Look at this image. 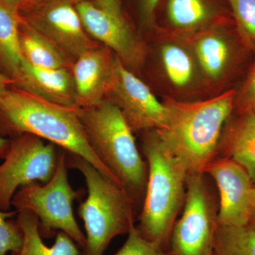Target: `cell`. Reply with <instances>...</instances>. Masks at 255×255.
Here are the masks:
<instances>
[{
    "instance_id": "1",
    "label": "cell",
    "mask_w": 255,
    "mask_h": 255,
    "mask_svg": "<svg viewBox=\"0 0 255 255\" xmlns=\"http://www.w3.org/2000/svg\"><path fill=\"white\" fill-rule=\"evenodd\" d=\"M237 92L228 90L209 100L180 102L165 99V123L155 130L164 147L188 173H204L215 158L225 124L235 108Z\"/></svg>"
},
{
    "instance_id": "2",
    "label": "cell",
    "mask_w": 255,
    "mask_h": 255,
    "mask_svg": "<svg viewBox=\"0 0 255 255\" xmlns=\"http://www.w3.org/2000/svg\"><path fill=\"white\" fill-rule=\"evenodd\" d=\"M78 110L11 86L0 102V135L15 137L29 133L45 139L85 159L102 175L121 187L117 178L92 150Z\"/></svg>"
},
{
    "instance_id": "3",
    "label": "cell",
    "mask_w": 255,
    "mask_h": 255,
    "mask_svg": "<svg viewBox=\"0 0 255 255\" xmlns=\"http://www.w3.org/2000/svg\"><path fill=\"white\" fill-rule=\"evenodd\" d=\"M79 117L92 150L136 203L144 199L147 165L140 155L133 131L111 101L80 108Z\"/></svg>"
},
{
    "instance_id": "4",
    "label": "cell",
    "mask_w": 255,
    "mask_h": 255,
    "mask_svg": "<svg viewBox=\"0 0 255 255\" xmlns=\"http://www.w3.org/2000/svg\"><path fill=\"white\" fill-rule=\"evenodd\" d=\"M143 152L147 182L137 228L146 239L167 250L184 204L189 173L182 162L164 147L155 130L144 138Z\"/></svg>"
},
{
    "instance_id": "5",
    "label": "cell",
    "mask_w": 255,
    "mask_h": 255,
    "mask_svg": "<svg viewBox=\"0 0 255 255\" xmlns=\"http://www.w3.org/2000/svg\"><path fill=\"white\" fill-rule=\"evenodd\" d=\"M70 155L68 165L81 172L88 193L78 211L86 231L84 255H104L112 240L128 234L135 225V203L123 188L102 175L90 162Z\"/></svg>"
},
{
    "instance_id": "6",
    "label": "cell",
    "mask_w": 255,
    "mask_h": 255,
    "mask_svg": "<svg viewBox=\"0 0 255 255\" xmlns=\"http://www.w3.org/2000/svg\"><path fill=\"white\" fill-rule=\"evenodd\" d=\"M68 166L66 154L62 152L51 179L43 185L33 182L20 187L11 205L17 212L28 211L36 215L47 234L54 231L65 233L84 251L86 236L77 223L73 208L78 192L69 182Z\"/></svg>"
},
{
    "instance_id": "7",
    "label": "cell",
    "mask_w": 255,
    "mask_h": 255,
    "mask_svg": "<svg viewBox=\"0 0 255 255\" xmlns=\"http://www.w3.org/2000/svg\"><path fill=\"white\" fill-rule=\"evenodd\" d=\"M76 9L94 40L110 48L129 70L141 68L145 46L125 16L121 0H81Z\"/></svg>"
},
{
    "instance_id": "8",
    "label": "cell",
    "mask_w": 255,
    "mask_h": 255,
    "mask_svg": "<svg viewBox=\"0 0 255 255\" xmlns=\"http://www.w3.org/2000/svg\"><path fill=\"white\" fill-rule=\"evenodd\" d=\"M204 173H189L182 217L169 241L170 255H208L213 252L217 214Z\"/></svg>"
},
{
    "instance_id": "9",
    "label": "cell",
    "mask_w": 255,
    "mask_h": 255,
    "mask_svg": "<svg viewBox=\"0 0 255 255\" xmlns=\"http://www.w3.org/2000/svg\"><path fill=\"white\" fill-rule=\"evenodd\" d=\"M54 145L41 137L24 133L13 137L0 164V210L9 211L15 193L33 182L46 183L56 169Z\"/></svg>"
},
{
    "instance_id": "10",
    "label": "cell",
    "mask_w": 255,
    "mask_h": 255,
    "mask_svg": "<svg viewBox=\"0 0 255 255\" xmlns=\"http://www.w3.org/2000/svg\"><path fill=\"white\" fill-rule=\"evenodd\" d=\"M80 1L34 0L19 14L74 62L87 50L100 45L84 28L76 9Z\"/></svg>"
},
{
    "instance_id": "11",
    "label": "cell",
    "mask_w": 255,
    "mask_h": 255,
    "mask_svg": "<svg viewBox=\"0 0 255 255\" xmlns=\"http://www.w3.org/2000/svg\"><path fill=\"white\" fill-rule=\"evenodd\" d=\"M122 114L132 131L158 130L165 123L167 110L150 89L117 57L113 83L107 97Z\"/></svg>"
},
{
    "instance_id": "12",
    "label": "cell",
    "mask_w": 255,
    "mask_h": 255,
    "mask_svg": "<svg viewBox=\"0 0 255 255\" xmlns=\"http://www.w3.org/2000/svg\"><path fill=\"white\" fill-rule=\"evenodd\" d=\"M204 173L211 176L219 189L218 225L243 226L249 224L254 183L246 169L228 157H215Z\"/></svg>"
},
{
    "instance_id": "13",
    "label": "cell",
    "mask_w": 255,
    "mask_h": 255,
    "mask_svg": "<svg viewBox=\"0 0 255 255\" xmlns=\"http://www.w3.org/2000/svg\"><path fill=\"white\" fill-rule=\"evenodd\" d=\"M117 62V55L103 45L87 50L74 61L71 70L79 108L99 105L107 99Z\"/></svg>"
},
{
    "instance_id": "14",
    "label": "cell",
    "mask_w": 255,
    "mask_h": 255,
    "mask_svg": "<svg viewBox=\"0 0 255 255\" xmlns=\"http://www.w3.org/2000/svg\"><path fill=\"white\" fill-rule=\"evenodd\" d=\"M13 87L57 105L80 109L71 68H41L23 59Z\"/></svg>"
},
{
    "instance_id": "15",
    "label": "cell",
    "mask_w": 255,
    "mask_h": 255,
    "mask_svg": "<svg viewBox=\"0 0 255 255\" xmlns=\"http://www.w3.org/2000/svg\"><path fill=\"white\" fill-rule=\"evenodd\" d=\"M21 21L17 9L5 0H0V70L13 82L17 78L23 60L19 43Z\"/></svg>"
},
{
    "instance_id": "16",
    "label": "cell",
    "mask_w": 255,
    "mask_h": 255,
    "mask_svg": "<svg viewBox=\"0 0 255 255\" xmlns=\"http://www.w3.org/2000/svg\"><path fill=\"white\" fill-rule=\"evenodd\" d=\"M19 43L23 59L31 65L46 68H72L73 60L22 18L19 26Z\"/></svg>"
},
{
    "instance_id": "17",
    "label": "cell",
    "mask_w": 255,
    "mask_h": 255,
    "mask_svg": "<svg viewBox=\"0 0 255 255\" xmlns=\"http://www.w3.org/2000/svg\"><path fill=\"white\" fill-rule=\"evenodd\" d=\"M16 221L22 231L23 243L16 255H80L78 245L61 231L57 234L53 246L44 244L39 232V220L33 213L18 212Z\"/></svg>"
},
{
    "instance_id": "18",
    "label": "cell",
    "mask_w": 255,
    "mask_h": 255,
    "mask_svg": "<svg viewBox=\"0 0 255 255\" xmlns=\"http://www.w3.org/2000/svg\"><path fill=\"white\" fill-rule=\"evenodd\" d=\"M233 124L225 142L223 157L241 164L255 183V113L246 112Z\"/></svg>"
},
{
    "instance_id": "19",
    "label": "cell",
    "mask_w": 255,
    "mask_h": 255,
    "mask_svg": "<svg viewBox=\"0 0 255 255\" xmlns=\"http://www.w3.org/2000/svg\"><path fill=\"white\" fill-rule=\"evenodd\" d=\"M195 51L204 73L213 80L223 75L231 58L229 44L219 33L201 36L196 42Z\"/></svg>"
},
{
    "instance_id": "20",
    "label": "cell",
    "mask_w": 255,
    "mask_h": 255,
    "mask_svg": "<svg viewBox=\"0 0 255 255\" xmlns=\"http://www.w3.org/2000/svg\"><path fill=\"white\" fill-rule=\"evenodd\" d=\"M214 255H255V228L218 225L215 234Z\"/></svg>"
},
{
    "instance_id": "21",
    "label": "cell",
    "mask_w": 255,
    "mask_h": 255,
    "mask_svg": "<svg viewBox=\"0 0 255 255\" xmlns=\"http://www.w3.org/2000/svg\"><path fill=\"white\" fill-rule=\"evenodd\" d=\"M167 15L174 26L188 29L207 21L211 11L204 0H169Z\"/></svg>"
},
{
    "instance_id": "22",
    "label": "cell",
    "mask_w": 255,
    "mask_h": 255,
    "mask_svg": "<svg viewBox=\"0 0 255 255\" xmlns=\"http://www.w3.org/2000/svg\"><path fill=\"white\" fill-rule=\"evenodd\" d=\"M161 58L166 74L176 87L187 86L194 75L190 55L182 47L167 44L162 47Z\"/></svg>"
},
{
    "instance_id": "23",
    "label": "cell",
    "mask_w": 255,
    "mask_h": 255,
    "mask_svg": "<svg viewBox=\"0 0 255 255\" xmlns=\"http://www.w3.org/2000/svg\"><path fill=\"white\" fill-rule=\"evenodd\" d=\"M240 36L248 48L255 50V0H228Z\"/></svg>"
},
{
    "instance_id": "24",
    "label": "cell",
    "mask_w": 255,
    "mask_h": 255,
    "mask_svg": "<svg viewBox=\"0 0 255 255\" xmlns=\"http://www.w3.org/2000/svg\"><path fill=\"white\" fill-rule=\"evenodd\" d=\"M17 214L16 211L0 210V255L8 253L16 255L22 246L23 233L17 221H9Z\"/></svg>"
},
{
    "instance_id": "25",
    "label": "cell",
    "mask_w": 255,
    "mask_h": 255,
    "mask_svg": "<svg viewBox=\"0 0 255 255\" xmlns=\"http://www.w3.org/2000/svg\"><path fill=\"white\" fill-rule=\"evenodd\" d=\"M114 255H170L168 251L142 236L135 225L128 233L127 241Z\"/></svg>"
},
{
    "instance_id": "26",
    "label": "cell",
    "mask_w": 255,
    "mask_h": 255,
    "mask_svg": "<svg viewBox=\"0 0 255 255\" xmlns=\"http://www.w3.org/2000/svg\"><path fill=\"white\" fill-rule=\"evenodd\" d=\"M235 108L239 113H255V65L243 87L239 95H236Z\"/></svg>"
},
{
    "instance_id": "27",
    "label": "cell",
    "mask_w": 255,
    "mask_h": 255,
    "mask_svg": "<svg viewBox=\"0 0 255 255\" xmlns=\"http://www.w3.org/2000/svg\"><path fill=\"white\" fill-rule=\"evenodd\" d=\"M160 0H140V11L142 21L147 24L152 22L155 11Z\"/></svg>"
},
{
    "instance_id": "28",
    "label": "cell",
    "mask_w": 255,
    "mask_h": 255,
    "mask_svg": "<svg viewBox=\"0 0 255 255\" xmlns=\"http://www.w3.org/2000/svg\"><path fill=\"white\" fill-rule=\"evenodd\" d=\"M13 82L11 79L8 78L0 70V102L2 100L3 97L7 93L10 87L12 86Z\"/></svg>"
},
{
    "instance_id": "29",
    "label": "cell",
    "mask_w": 255,
    "mask_h": 255,
    "mask_svg": "<svg viewBox=\"0 0 255 255\" xmlns=\"http://www.w3.org/2000/svg\"><path fill=\"white\" fill-rule=\"evenodd\" d=\"M5 1L14 6L20 14L34 0H5Z\"/></svg>"
},
{
    "instance_id": "30",
    "label": "cell",
    "mask_w": 255,
    "mask_h": 255,
    "mask_svg": "<svg viewBox=\"0 0 255 255\" xmlns=\"http://www.w3.org/2000/svg\"><path fill=\"white\" fill-rule=\"evenodd\" d=\"M11 140L0 135V159H4L9 148Z\"/></svg>"
},
{
    "instance_id": "31",
    "label": "cell",
    "mask_w": 255,
    "mask_h": 255,
    "mask_svg": "<svg viewBox=\"0 0 255 255\" xmlns=\"http://www.w3.org/2000/svg\"><path fill=\"white\" fill-rule=\"evenodd\" d=\"M249 224L255 228V183L253 185V194H252L251 215H250Z\"/></svg>"
},
{
    "instance_id": "32",
    "label": "cell",
    "mask_w": 255,
    "mask_h": 255,
    "mask_svg": "<svg viewBox=\"0 0 255 255\" xmlns=\"http://www.w3.org/2000/svg\"><path fill=\"white\" fill-rule=\"evenodd\" d=\"M208 255H214V253H213V252H212V253H210V254H209Z\"/></svg>"
}]
</instances>
